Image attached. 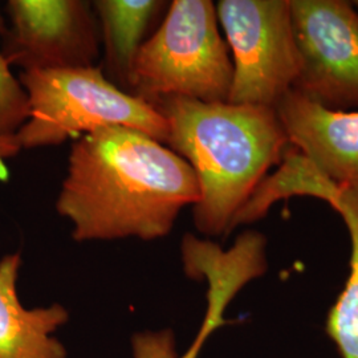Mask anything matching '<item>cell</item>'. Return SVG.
Segmentation results:
<instances>
[{
  "mask_svg": "<svg viewBox=\"0 0 358 358\" xmlns=\"http://www.w3.org/2000/svg\"><path fill=\"white\" fill-rule=\"evenodd\" d=\"M199 198L196 176L178 154L140 130L112 127L72 145L56 210L76 242L157 241Z\"/></svg>",
  "mask_w": 358,
  "mask_h": 358,
  "instance_id": "1",
  "label": "cell"
},
{
  "mask_svg": "<svg viewBox=\"0 0 358 358\" xmlns=\"http://www.w3.org/2000/svg\"><path fill=\"white\" fill-rule=\"evenodd\" d=\"M169 125L166 145L192 166L201 190L196 230L230 234L232 222L289 148L273 108L165 97L150 103Z\"/></svg>",
  "mask_w": 358,
  "mask_h": 358,
  "instance_id": "2",
  "label": "cell"
},
{
  "mask_svg": "<svg viewBox=\"0 0 358 358\" xmlns=\"http://www.w3.org/2000/svg\"><path fill=\"white\" fill-rule=\"evenodd\" d=\"M29 118L16 133L22 149L57 146L100 129H134L166 145L167 121L153 105L121 90L101 68L22 72Z\"/></svg>",
  "mask_w": 358,
  "mask_h": 358,
  "instance_id": "3",
  "label": "cell"
},
{
  "mask_svg": "<svg viewBox=\"0 0 358 358\" xmlns=\"http://www.w3.org/2000/svg\"><path fill=\"white\" fill-rule=\"evenodd\" d=\"M234 65L208 0H174L166 19L142 44L129 93L152 103L165 97L229 103Z\"/></svg>",
  "mask_w": 358,
  "mask_h": 358,
  "instance_id": "4",
  "label": "cell"
},
{
  "mask_svg": "<svg viewBox=\"0 0 358 358\" xmlns=\"http://www.w3.org/2000/svg\"><path fill=\"white\" fill-rule=\"evenodd\" d=\"M215 7L234 57L229 103L275 108L299 76L291 0H220Z\"/></svg>",
  "mask_w": 358,
  "mask_h": 358,
  "instance_id": "5",
  "label": "cell"
},
{
  "mask_svg": "<svg viewBox=\"0 0 358 358\" xmlns=\"http://www.w3.org/2000/svg\"><path fill=\"white\" fill-rule=\"evenodd\" d=\"M299 76L294 90L322 106L358 108V13L343 0H291Z\"/></svg>",
  "mask_w": 358,
  "mask_h": 358,
  "instance_id": "6",
  "label": "cell"
},
{
  "mask_svg": "<svg viewBox=\"0 0 358 358\" xmlns=\"http://www.w3.org/2000/svg\"><path fill=\"white\" fill-rule=\"evenodd\" d=\"M267 241L256 231H245L229 250L213 241L186 234L180 244L185 273L194 280L207 282V307L201 328L190 348L179 355L171 329L145 331L131 336L134 358H198L206 341L219 328L230 324L224 312L244 287L263 276L268 268Z\"/></svg>",
  "mask_w": 358,
  "mask_h": 358,
  "instance_id": "7",
  "label": "cell"
},
{
  "mask_svg": "<svg viewBox=\"0 0 358 358\" xmlns=\"http://www.w3.org/2000/svg\"><path fill=\"white\" fill-rule=\"evenodd\" d=\"M11 27L1 53L23 72L93 66L99 28L92 6L83 0H11Z\"/></svg>",
  "mask_w": 358,
  "mask_h": 358,
  "instance_id": "8",
  "label": "cell"
},
{
  "mask_svg": "<svg viewBox=\"0 0 358 358\" xmlns=\"http://www.w3.org/2000/svg\"><path fill=\"white\" fill-rule=\"evenodd\" d=\"M275 112L289 145L336 185L358 194V110H333L289 90Z\"/></svg>",
  "mask_w": 358,
  "mask_h": 358,
  "instance_id": "9",
  "label": "cell"
},
{
  "mask_svg": "<svg viewBox=\"0 0 358 358\" xmlns=\"http://www.w3.org/2000/svg\"><path fill=\"white\" fill-rule=\"evenodd\" d=\"M291 195L315 196L341 215L350 236L349 276L329 309L325 331L341 358H358V194L324 177L309 162L296 167L289 179Z\"/></svg>",
  "mask_w": 358,
  "mask_h": 358,
  "instance_id": "10",
  "label": "cell"
},
{
  "mask_svg": "<svg viewBox=\"0 0 358 358\" xmlns=\"http://www.w3.org/2000/svg\"><path fill=\"white\" fill-rule=\"evenodd\" d=\"M20 252L0 259V358H68L53 333L69 320L62 304L27 309L17 294Z\"/></svg>",
  "mask_w": 358,
  "mask_h": 358,
  "instance_id": "11",
  "label": "cell"
},
{
  "mask_svg": "<svg viewBox=\"0 0 358 358\" xmlns=\"http://www.w3.org/2000/svg\"><path fill=\"white\" fill-rule=\"evenodd\" d=\"M164 4L157 0H97L93 3L101 23L108 71L127 90L134 60L145 43L143 38Z\"/></svg>",
  "mask_w": 358,
  "mask_h": 358,
  "instance_id": "12",
  "label": "cell"
},
{
  "mask_svg": "<svg viewBox=\"0 0 358 358\" xmlns=\"http://www.w3.org/2000/svg\"><path fill=\"white\" fill-rule=\"evenodd\" d=\"M1 29V20H0ZM29 118L28 96L0 50V136H13Z\"/></svg>",
  "mask_w": 358,
  "mask_h": 358,
  "instance_id": "13",
  "label": "cell"
},
{
  "mask_svg": "<svg viewBox=\"0 0 358 358\" xmlns=\"http://www.w3.org/2000/svg\"><path fill=\"white\" fill-rule=\"evenodd\" d=\"M22 150V146L17 141L16 134L13 136H0V180L8 177V169L6 166L7 159L17 155Z\"/></svg>",
  "mask_w": 358,
  "mask_h": 358,
  "instance_id": "14",
  "label": "cell"
},
{
  "mask_svg": "<svg viewBox=\"0 0 358 358\" xmlns=\"http://www.w3.org/2000/svg\"><path fill=\"white\" fill-rule=\"evenodd\" d=\"M353 4H355V6H356V7H357V8H358V1H355V3H353Z\"/></svg>",
  "mask_w": 358,
  "mask_h": 358,
  "instance_id": "15",
  "label": "cell"
}]
</instances>
